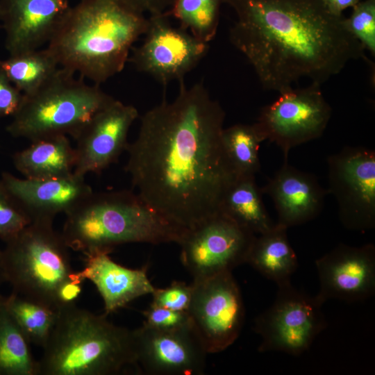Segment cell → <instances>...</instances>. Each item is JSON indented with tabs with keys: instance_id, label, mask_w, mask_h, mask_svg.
I'll return each instance as SVG.
<instances>
[{
	"instance_id": "cell-33",
	"label": "cell",
	"mask_w": 375,
	"mask_h": 375,
	"mask_svg": "<svg viewBox=\"0 0 375 375\" xmlns=\"http://www.w3.org/2000/svg\"><path fill=\"white\" fill-rule=\"evenodd\" d=\"M24 94L0 69V117H13L21 108Z\"/></svg>"
},
{
	"instance_id": "cell-22",
	"label": "cell",
	"mask_w": 375,
	"mask_h": 375,
	"mask_svg": "<svg viewBox=\"0 0 375 375\" xmlns=\"http://www.w3.org/2000/svg\"><path fill=\"white\" fill-rule=\"evenodd\" d=\"M287 230L276 223L269 231L256 235L246 262L276 285L290 281L298 267L297 256L288 240Z\"/></svg>"
},
{
	"instance_id": "cell-35",
	"label": "cell",
	"mask_w": 375,
	"mask_h": 375,
	"mask_svg": "<svg viewBox=\"0 0 375 375\" xmlns=\"http://www.w3.org/2000/svg\"><path fill=\"white\" fill-rule=\"evenodd\" d=\"M129 6L142 14L149 15L167 13L175 0H124Z\"/></svg>"
},
{
	"instance_id": "cell-21",
	"label": "cell",
	"mask_w": 375,
	"mask_h": 375,
	"mask_svg": "<svg viewBox=\"0 0 375 375\" xmlns=\"http://www.w3.org/2000/svg\"><path fill=\"white\" fill-rule=\"evenodd\" d=\"M75 150L67 135H56L31 142L12 156L15 169L24 178L49 179L73 174Z\"/></svg>"
},
{
	"instance_id": "cell-13",
	"label": "cell",
	"mask_w": 375,
	"mask_h": 375,
	"mask_svg": "<svg viewBox=\"0 0 375 375\" xmlns=\"http://www.w3.org/2000/svg\"><path fill=\"white\" fill-rule=\"evenodd\" d=\"M256 235L222 212L188 230L181 261L193 280L232 270L244 263Z\"/></svg>"
},
{
	"instance_id": "cell-25",
	"label": "cell",
	"mask_w": 375,
	"mask_h": 375,
	"mask_svg": "<svg viewBox=\"0 0 375 375\" xmlns=\"http://www.w3.org/2000/svg\"><path fill=\"white\" fill-rule=\"evenodd\" d=\"M21 328L0 297V375H38V363Z\"/></svg>"
},
{
	"instance_id": "cell-18",
	"label": "cell",
	"mask_w": 375,
	"mask_h": 375,
	"mask_svg": "<svg viewBox=\"0 0 375 375\" xmlns=\"http://www.w3.org/2000/svg\"><path fill=\"white\" fill-rule=\"evenodd\" d=\"M70 9L68 0H0V24L9 55L48 43Z\"/></svg>"
},
{
	"instance_id": "cell-3",
	"label": "cell",
	"mask_w": 375,
	"mask_h": 375,
	"mask_svg": "<svg viewBox=\"0 0 375 375\" xmlns=\"http://www.w3.org/2000/svg\"><path fill=\"white\" fill-rule=\"evenodd\" d=\"M147 25L124 0H80L47 48L59 67L100 85L123 70Z\"/></svg>"
},
{
	"instance_id": "cell-11",
	"label": "cell",
	"mask_w": 375,
	"mask_h": 375,
	"mask_svg": "<svg viewBox=\"0 0 375 375\" xmlns=\"http://www.w3.org/2000/svg\"><path fill=\"white\" fill-rule=\"evenodd\" d=\"M328 194L338 205V217L347 229L375 227V151L345 147L327 159Z\"/></svg>"
},
{
	"instance_id": "cell-8",
	"label": "cell",
	"mask_w": 375,
	"mask_h": 375,
	"mask_svg": "<svg viewBox=\"0 0 375 375\" xmlns=\"http://www.w3.org/2000/svg\"><path fill=\"white\" fill-rule=\"evenodd\" d=\"M272 305L254 320L253 330L261 338L258 351L298 356L309 349L327 323L324 303L295 288L291 281L277 285Z\"/></svg>"
},
{
	"instance_id": "cell-2",
	"label": "cell",
	"mask_w": 375,
	"mask_h": 375,
	"mask_svg": "<svg viewBox=\"0 0 375 375\" xmlns=\"http://www.w3.org/2000/svg\"><path fill=\"white\" fill-rule=\"evenodd\" d=\"M236 20L233 46L247 59L262 88L278 93L307 78L319 85L351 60L365 58L343 15L324 0H223Z\"/></svg>"
},
{
	"instance_id": "cell-37",
	"label": "cell",
	"mask_w": 375,
	"mask_h": 375,
	"mask_svg": "<svg viewBox=\"0 0 375 375\" xmlns=\"http://www.w3.org/2000/svg\"><path fill=\"white\" fill-rule=\"evenodd\" d=\"M5 282H6V279L3 262L2 250L0 249V286ZM2 295L0 294V297Z\"/></svg>"
},
{
	"instance_id": "cell-14",
	"label": "cell",
	"mask_w": 375,
	"mask_h": 375,
	"mask_svg": "<svg viewBox=\"0 0 375 375\" xmlns=\"http://www.w3.org/2000/svg\"><path fill=\"white\" fill-rule=\"evenodd\" d=\"M133 334L137 365L147 374H203L208 353L193 325L161 331L142 324Z\"/></svg>"
},
{
	"instance_id": "cell-16",
	"label": "cell",
	"mask_w": 375,
	"mask_h": 375,
	"mask_svg": "<svg viewBox=\"0 0 375 375\" xmlns=\"http://www.w3.org/2000/svg\"><path fill=\"white\" fill-rule=\"evenodd\" d=\"M319 281L317 296L348 302L365 300L375 292V247L340 244L315 260Z\"/></svg>"
},
{
	"instance_id": "cell-24",
	"label": "cell",
	"mask_w": 375,
	"mask_h": 375,
	"mask_svg": "<svg viewBox=\"0 0 375 375\" xmlns=\"http://www.w3.org/2000/svg\"><path fill=\"white\" fill-rule=\"evenodd\" d=\"M58 68L56 59L47 48L9 55L0 60V69L24 95L37 91Z\"/></svg>"
},
{
	"instance_id": "cell-34",
	"label": "cell",
	"mask_w": 375,
	"mask_h": 375,
	"mask_svg": "<svg viewBox=\"0 0 375 375\" xmlns=\"http://www.w3.org/2000/svg\"><path fill=\"white\" fill-rule=\"evenodd\" d=\"M83 281L77 274V272H74L72 276L60 286L56 294L57 310L76 304L81 294Z\"/></svg>"
},
{
	"instance_id": "cell-28",
	"label": "cell",
	"mask_w": 375,
	"mask_h": 375,
	"mask_svg": "<svg viewBox=\"0 0 375 375\" xmlns=\"http://www.w3.org/2000/svg\"><path fill=\"white\" fill-rule=\"evenodd\" d=\"M223 0H175L167 14L202 42L215 37Z\"/></svg>"
},
{
	"instance_id": "cell-20",
	"label": "cell",
	"mask_w": 375,
	"mask_h": 375,
	"mask_svg": "<svg viewBox=\"0 0 375 375\" xmlns=\"http://www.w3.org/2000/svg\"><path fill=\"white\" fill-rule=\"evenodd\" d=\"M112 251L95 250L85 255V265L77 274L91 281L102 298L104 313L108 315L134 299L151 294L155 290L147 276L146 266L131 269L114 261Z\"/></svg>"
},
{
	"instance_id": "cell-10",
	"label": "cell",
	"mask_w": 375,
	"mask_h": 375,
	"mask_svg": "<svg viewBox=\"0 0 375 375\" xmlns=\"http://www.w3.org/2000/svg\"><path fill=\"white\" fill-rule=\"evenodd\" d=\"M188 314L208 353L224 351L238 338L244 306L232 272L193 280Z\"/></svg>"
},
{
	"instance_id": "cell-19",
	"label": "cell",
	"mask_w": 375,
	"mask_h": 375,
	"mask_svg": "<svg viewBox=\"0 0 375 375\" xmlns=\"http://www.w3.org/2000/svg\"><path fill=\"white\" fill-rule=\"evenodd\" d=\"M260 188L274 203L276 223L287 228L317 217L322 211L328 194L315 175L291 165L288 159Z\"/></svg>"
},
{
	"instance_id": "cell-15",
	"label": "cell",
	"mask_w": 375,
	"mask_h": 375,
	"mask_svg": "<svg viewBox=\"0 0 375 375\" xmlns=\"http://www.w3.org/2000/svg\"><path fill=\"white\" fill-rule=\"evenodd\" d=\"M138 115L135 107L117 99L94 115L75 138L74 174H99L115 162L127 148L129 129Z\"/></svg>"
},
{
	"instance_id": "cell-7",
	"label": "cell",
	"mask_w": 375,
	"mask_h": 375,
	"mask_svg": "<svg viewBox=\"0 0 375 375\" xmlns=\"http://www.w3.org/2000/svg\"><path fill=\"white\" fill-rule=\"evenodd\" d=\"M53 222H34L6 242L2 258L12 292L57 310L60 286L74 274L69 248Z\"/></svg>"
},
{
	"instance_id": "cell-9",
	"label": "cell",
	"mask_w": 375,
	"mask_h": 375,
	"mask_svg": "<svg viewBox=\"0 0 375 375\" xmlns=\"http://www.w3.org/2000/svg\"><path fill=\"white\" fill-rule=\"evenodd\" d=\"M320 85L291 88L263 107L254 123L264 140L277 145L284 160L294 147L321 137L330 120L332 109Z\"/></svg>"
},
{
	"instance_id": "cell-17",
	"label": "cell",
	"mask_w": 375,
	"mask_h": 375,
	"mask_svg": "<svg viewBox=\"0 0 375 375\" xmlns=\"http://www.w3.org/2000/svg\"><path fill=\"white\" fill-rule=\"evenodd\" d=\"M0 189L29 219L53 222L58 214L65 215L93 192L85 177L69 176L49 179L17 178L3 172Z\"/></svg>"
},
{
	"instance_id": "cell-12",
	"label": "cell",
	"mask_w": 375,
	"mask_h": 375,
	"mask_svg": "<svg viewBox=\"0 0 375 375\" xmlns=\"http://www.w3.org/2000/svg\"><path fill=\"white\" fill-rule=\"evenodd\" d=\"M170 17L167 13L149 15L143 42L132 48L128 60L163 85L183 80L209 49V43L173 26Z\"/></svg>"
},
{
	"instance_id": "cell-36",
	"label": "cell",
	"mask_w": 375,
	"mask_h": 375,
	"mask_svg": "<svg viewBox=\"0 0 375 375\" xmlns=\"http://www.w3.org/2000/svg\"><path fill=\"white\" fill-rule=\"evenodd\" d=\"M328 10L335 15H342V12L353 7L360 0H324Z\"/></svg>"
},
{
	"instance_id": "cell-27",
	"label": "cell",
	"mask_w": 375,
	"mask_h": 375,
	"mask_svg": "<svg viewBox=\"0 0 375 375\" xmlns=\"http://www.w3.org/2000/svg\"><path fill=\"white\" fill-rule=\"evenodd\" d=\"M223 144L238 176H256L261 164L259 148L264 139L254 124H237L224 128Z\"/></svg>"
},
{
	"instance_id": "cell-31",
	"label": "cell",
	"mask_w": 375,
	"mask_h": 375,
	"mask_svg": "<svg viewBox=\"0 0 375 375\" xmlns=\"http://www.w3.org/2000/svg\"><path fill=\"white\" fill-rule=\"evenodd\" d=\"M142 323L149 328L161 331H174L192 325L188 312H179L150 305L142 311Z\"/></svg>"
},
{
	"instance_id": "cell-6",
	"label": "cell",
	"mask_w": 375,
	"mask_h": 375,
	"mask_svg": "<svg viewBox=\"0 0 375 375\" xmlns=\"http://www.w3.org/2000/svg\"><path fill=\"white\" fill-rule=\"evenodd\" d=\"M74 74L59 67L40 88L24 95L7 132L31 142L62 135L75 139L94 115L115 99L99 85H89Z\"/></svg>"
},
{
	"instance_id": "cell-1",
	"label": "cell",
	"mask_w": 375,
	"mask_h": 375,
	"mask_svg": "<svg viewBox=\"0 0 375 375\" xmlns=\"http://www.w3.org/2000/svg\"><path fill=\"white\" fill-rule=\"evenodd\" d=\"M225 112L202 83L179 81L177 96L140 118L125 171L138 195L170 222L191 229L220 212L238 178L225 151Z\"/></svg>"
},
{
	"instance_id": "cell-32",
	"label": "cell",
	"mask_w": 375,
	"mask_h": 375,
	"mask_svg": "<svg viewBox=\"0 0 375 375\" xmlns=\"http://www.w3.org/2000/svg\"><path fill=\"white\" fill-rule=\"evenodd\" d=\"M30 223L29 219L0 189V240L6 242Z\"/></svg>"
},
{
	"instance_id": "cell-38",
	"label": "cell",
	"mask_w": 375,
	"mask_h": 375,
	"mask_svg": "<svg viewBox=\"0 0 375 375\" xmlns=\"http://www.w3.org/2000/svg\"><path fill=\"white\" fill-rule=\"evenodd\" d=\"M1 25V24H0Z\"/></svg>"
},
{
	"instance_id": "cell-29",
	"label": "cell",
	"mask_w": 375,
	"mask_h": 375,
	"mask_svg": "<svg viewBox=\"0 0 375 375\" xmlns=\"http://www.w3.org/2000/svg\"><path fill=\"white\" fill-rule=\"evenodd\" d=\"M344 24L349 33L373 56L375 55V0L360 1L352 7Z\"/></svg>"
},
{
	"instance_id": "cell-4",
	"label": "cell",
	"mask_w": 375,
	"mask_h": 375,
	"mask_svg": "<svg viewBox=\"0 0 375 375\" xmlns=\"http://www.w3.org/2000/svg\"><path fill=\"white\" fill-rule=\"evenodd\" d=\"M65 215L63 240L83 254L126 243L179 244L188 231L129 190L93 192Z\"/></svg>"
},
{
	"instance_id": "cell-30",
	"label": "cell",
	"mask_w": 375,
	"mask_h": 375,
	"mask_svg": "<svg viewBox=\"0 0 375 375\" xmlns=\"http://www.w3.org/2000/svg\"><path fill=\"white\" fill-rule=\"evenodd\" d=\"M192 294V284L173 281L164 288H155L152 292L151 305L172 310L188 312Z\"/></svg>"
},
{
	"instance_id": "cell-23",
	"label": "cell",
	"mask_w": 375,
	"mask_h": 375,
	"mask_svg": "<svg viewBox=\"0 0 375 375\" xmlns=\"http://www.w3.org/2000/svg\"><path fill=\"white\" fill-rule=\"evenodd\" d=\"M256 176H239L225 194L220 212L256 235L272 228L274 223L262 200Z\"/></svg>"
},
{
	"instance_id": "cell-26",
	"label": "cell",
	"mask_w": 375,
	"mask_h": 375,
	"mask_svg": "<svg viewBox=\"0 0 375 375\" xmlns=\"http://www.w3.org/2000/svg\"><path fill=\"white\" fill-rule=\"evenodd\" d=\"M5 306L31 344L43 348L53 331L58 310L11 292Z\"/></svg>"
},
{
	"instance_id": "cell-5",
	"label": "cell",
	"mask_w": 375,
	"mask_h": 375,
	"mask_svg": "<svg viewBox=\"0 0 375 375\" xmlns=\"http://www.w3.org/2000/svg\"><path fill=\"white\" fill-rule=\"evenodd\" d=\"M58 310L38 375H115L138 367L133 331L76 304Z\"/></svg>"
}]
</instances>
